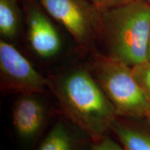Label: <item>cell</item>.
<instances>
[{"label":"cell","mask_w":150,"mask_h":150,"mask_svg":"<svg viewBox=\"0 0 150 150\" xmlns=\"http://www.w3.org/2000/svg\"><path fill=\"white\" fill-rule=\"evenodd\" d=\"M135 79L150 99V61L131 67Z\"/></svg>","instance_id":"8fae6325"},{"label":"cell","mask_w":150,"mask_h":150,"mask_svg":"<svg viewBox=\"0 0 150 150\" xmlns=\"http://www.w3.org/2000/svg\"><path fill=\"white\" fill-rule=\"evenodd\" d=\"M146 1H147V2L148 3V4L149 5V6H150V0H145Z\"/></svg>","instance_id":"2e32d148"},{"label":"cell","mask_w":150,"mask_h":150,"mask_svg":"<svg viewBox=\"0 0 150 150\" xmlns=\"http://www.w3.org/2000/svg\"><path fill=\"white\" fill-rule=\"evenodd\" d=\"M97 82L115 108L117 116L150 122V99L131 72V67L109 56L96 62Z\"/></svg>","instance_id":"3957f363"},{"label":"cell","mask_w":150,"mask_h":150,"mask_svg":"<svg viewBox=\"0 0 150 150\" xmlns=\"http://www.w3.org/2000/svg\"><path fill=\"white\" fill-rule=\"evenodd\" d=\"M0 70L8 88L25 95L42 91L47 84L27 58L4 39L0 40Z\"/></svg>","instance_id":"5b68a950"},{"label":"cell","mask_w":150,"mask_h":150,"mask_svg":"<svg viewBox=\"0 0 150 150\" xmlns=\"http://www.w3.org/2000/svg\"><path fill=\"white\" fill-rule=\"evenodd\" d=\"M28 38L31 47L42 58L53 57L61 48V40L57 30L45 13L36 6H27Z\"/></svg>","instance_id":"8992f818"},{"label":"cell","mask_w":150,"mask_h":150,"mask_svg":"<svg viewBox=\"0 0 150 150\" xmlns=\"http://www.w3.org/2000/svg\"><path fill=\"white\" fill-rule=\"evenodd\" d=\"M19 0H0V33L5 39H13L20 26Z\"/></svg>","instance_id":"ba28073f"},{"label":"cell","mask_w":150,"mask_h":150,"mask_svg":"<svg viewBox=\"0 0 150 150\" xmlns=\"http://www.w3.org/2000/svg\"><path fill=\"white\" fill-rule=\"evenodd\" d=\"M111 128L126 150H150V135L115 121Z\"/></svg>","instance_id":"9c48e42d"},{"label":"cell","mask_w":150,"mask_h":150,"mask_svg":"<svg viewBox=\"0 0 150 150\" xmlns=\"http://www.w3.org/2000/svg\"><path fill=\"white\" fill-rule=\"evenodd\" d=\"M45 119V108L35 97L25 95L17 101L13 112V120L17 132L24 139L38 134Z\"/></svg>","instance_id":"52a82bcc"},{"label":"cell","mask_w":150,"mask_h":150,"mask_svg":"<svg viewBox=\"0 0 150 150\" xmlns=\"http://www.w3.org/2000/svg\"><path fill=\"white\" fill-rule=\"evenodd\" d=\"M147 55H148V61H150V35H149V43H148Z\"/></svg>","instance_id":"5bb4252c"},{"label":"cell","mask_w":150,"mask_h":150,"mask_svg":"<svg viewBox=\"0 0 150 150\" xmlns=\"http://www.w3.org/2000/svg\"><path fill=\"white\" fill-rule=\"evenodd\" d=\"M38 150H74V144L65 127L57 125L49 132Z\"/></svg>","instance_id":"30bf717a"},{"label":"cell","mask_w":150,"mask_h":150,"mask_svg":"<svg viewBox=\"0 0 150 150\" xmlns=\"http://www.w3.org/2000/svg\"><path fill=\"white\" fill-rule=\"evenodd\" d=\"M60 102L74 122L97 140L112 127L115 108L97 81L88 72L76 70L59 80L56 87Z\"/></svg>","instance_id":"7a4b0ae2"},{"label":"cell","mask_w":150,"mask_h":150,"mask_svg":"<svg viewBox=\"0 0 150 150\" xmlns=\"http://www.w3.org/2000/svg\"><path fill=\"white\" fill-rule=\"evenodd\" d=\"M88 1L100 11L108 10L123 3V0H88Z\"/></svg>","instance_id":"4fadbf2b"},{"label":"cell","mask_w":150,"mask_h":150,"mask_svg":"<svg viewBox=\"0 0 150 150\" xmlns=\"http://www.w3.org/2000/svg\"><path fill=\"white\" fill-rule=\"evenodd\" d=\"M47 14L64 27L78 44L99 33L102 11L88 0H38Z\"/></svg>","instance_id":"277c9868"},{"label":"cell","mask_w":150,"mask_h":150,"mask_svg":"<svg viewBox=\"0 0 150 150\" xmlns=\"http://www.w3.org/2000/svg\"><path fill=\"white\" fill-rule=\"evenodd\" d=\"M92 150H122L120 146L108 137L99 139Z\"/></svg>","instance_id":"7c38bea8"},{"label":"cell","mask_w":150,"mask_h":150,"mask_svg":"<svg viewBox=\"0 0 150 150\" xmlns=\"http://www.w3.org/2000/svg\"><path fill=\"white\" fill-rule=\"evenodd\" d=\"M99 33L108 56L130 67L148 61L150 6L145 0L126 2L102 11Z\"/></svg>","instance_id":"6da1fadb"},{"label":"cell","mask_w":150,"mask_h":150,"mask_svg":"<svg viewBox=\"0 0 150 150\" xmlns=\"http://www.w3.org/2000/svg\"><path fill=\"white\" fill-rule=\"evenodd\" d=\"M141 1V0H123V3L130 2V1Z\"/></svg>","instance_id":"9a60e30c"}]
</instances>
